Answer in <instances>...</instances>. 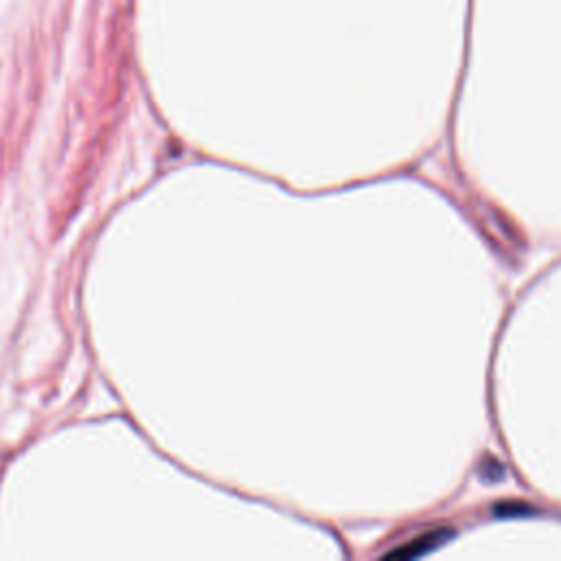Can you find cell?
Returning a JSON list of instances; mask_svg holds the SVG:
<instances>
[{"mask_svg": "<svg viewBox=\"0 0 561 561\" xmlns=\"http://www.w3.org/2000/svg\"><path fill=\"white\" fill-rule=\"evenodd\" d=\"M454 533L446 526H437L431 531H424L421 535L412 537L410 541H403L399 548H395L392 552H388L386 557H395V559H414L421 554H428L431 550L439 548L444 541H448Z\"/></svg>", "mask_w": 561, "mask_h": 561, "instance_id": "obj_1", "label": "cell"}]
</instances>
